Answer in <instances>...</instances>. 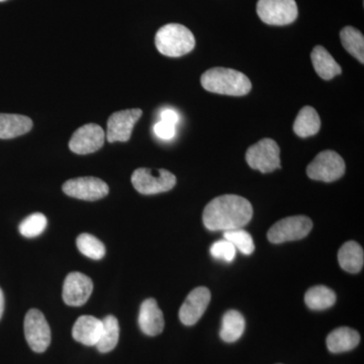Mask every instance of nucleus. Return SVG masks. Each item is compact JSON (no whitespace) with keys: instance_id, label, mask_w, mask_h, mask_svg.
Returning <instances> with one entry per match:
<instances>
[{"instance_id":"1","label":"nucleus","mask_w":364,"mask_h":364,"mask_svg":"<svg viewBox=\"0 0 364 364\" xmlns=\"http://www.w3.org/2000/svg\"><path fill=\"white\" fill-rule=\"evenodd\" d=\"M253 208L242 196L225 195L218 196L208 203L203 221L210 231H228L241 229L252 219Z\"/></svg>"},{"instance_id":"19","label":"nucleus","mask_w":364,"mask_h":364,"mask_svg":"<svg viewBox=\"0 0 364 364\" xmlns=\"http://www.w3.org/2000/svg\"><path fill=\"white\" fill-rule=\"evenodd\" d=\"M360 342L358 332L348 327H340L328 335L327 347L332 353H342L355 348Z\"/></svg>"},{"instance_id":"3","label":"nucleus","mask_w":364,"mask_h":364,"mask_svg":"<svg viewBox=\"0 0 364 364\" xmlns=\"http://www.w3.org/2000/svg\"><path fill=\"white\" fill-rule=\"evenodd\" d=\"M155 45L164 56L181 57L195 49L196 39L186 26L168 23L158 30Z\"/></svg>"},{"instance_id":"31","label":"nucleus","mask_w":364,"mask_h":364,"mask_svg":"<svg viewBox=\"0 0 364 364\" xmlns=\"http://www.w3.org/2000/svg\"><path fill=\"white\" fill-rule=\"evenodd\" d=\"M160 117H161V121L173 124V126H176L178 124L179 119H181V117L177 114V112L172 109H163Z\"/></svg>"},{"instance_id":"29","label":"nucleus","mask_w":364,"mask_h":364,"mask_svg":"<svg viewBox=\"0 0 364 364\" xmlns=\"http://www.w3.org/2000/svg\"><path fill=\"white\" fill-rule=\"evenodd\" d=\"M236 251L234 246L226 239L215 242L210 247V254H212L213 257L227 261V262L233 261L235 256H236Z\"/></svg>"},{"instance_id":"25","label":"nucleus","mask_w":364,"mask_h":364,"mask_svg":"<svg viewBox=\"0 0 364 364\" xmlns=\"http://www.w3.org/2000/svg\"><path fill=\"white\" fill-rule=\"evenodd\" d=\"M340 39L344 49L360 63H364L363 33L353 26H345L340 33Z\"/></svg>"},{"instance_id":"17","label":"nucleus","mask_w":364,"mask_h":364,"mask_svg":"<svg viewBox=\"0 0 364 364\" xmlns=\"http://www.w3.org/2000/svg\"><path fill=\"white\" fill-rule=\"evenodd\" d=\"M33 121L28 117L14 114H0V139H14L28 133Z\"/></svg>"},{"instance_id":"18","label":"nucleus","mask_w":364,"mask_h":364,"mask_svg":"<svg viewBox=\"0 0 364 364\" xmlns=\"http://www.w3.org/2000/svg\"><path fill=\"white\" fill-rule=\"evenodd\" d=\"M314 68L321 78L330 80L342 73V68L322 46H316L311 53Z\"/></svg>"},{"instance_id":"27","label":"nucleus","mask_w":364,"mask_h":364,"mask_svg":"<svg viewBox=\"0 0 364 364\" xmlns=\"http://www.w3.org/2000/svg\"><path fill=\"white\" fill-rule=\"evenodd\" d=\"M224 239L229 241L236 250L245 255H250L255 250L252 236L245 230L234 229L224 232Z\"/></svg>"},{"instance_id":"16","label":"nucleus","mask_w":364,"mask_h":364,"mask_svg":"<svg viewBox=\"0 0 364 364\" xmlns=\"http://www.w3.org/2000/svg\"><path fill=\"white\" fill-rule=\"evenodd\" d=\"M102 331V321L93 316H81L72 329V336L79 343L95 346Z\"/></svg>"},{"instance_id":"8","label":"nucleus","mask_w":364,"mask_h":364,"mask_svg":"<svg viewBox=\"0 0 364 364\" xmlns=\"http://www.w3.org/2000/svg\"><path fill=\"white\" fill-rule=\"evenodd\" d=\"M280 149L277 143L269 138L249 147L246 152V161L249 166L259 170L262 173H269L280 168Z\"/></svg>"},{"instance_id":"11","label":"nucleus","mask_w":364,"mask_h":364,"mask_svg":"<svg viewBox=\"0 0 364 364\" xmlns=\"http://www.w3.org/2000/svg\"><path fill=\"white\" fill-rule=\"evenodd\" d=\"M142 109H124L114 112L107 121V138L109 143L127 142L136 122L142 117Z\"/></svg>"},{"instance_id":"6","label":"nucleus","mask_w":364,"mask_h":364,"mask_svg":"<svg viewBox=\"0 0 364 364\" xmlns=\"http://www.w3.org/2000/svg\"><path fill=\"white\" fill-rule=\"evenodd\" d=\"M345 173V162L338 153L331 150L318 153L309 164L306 174L314 181L333 182L338 181Z\"/></svg>"},{"instance_id":"15","label":"nucleus","mask_w":364,"mask_h":364,"mask_svg":"<svg viewBox=\"0 0 364 364\" xmlns=\"http://www.w3.org/2000/svg\"><path fill=\"white\" fill-rule=\"evenodd\" d=\"M164 317L154 299H148L141 305L139 314V326L144 334L157 336L164 329Z\"/></svg>"},{"instance_id":"14","label":"nucleus","mask_w":364,"mask_h":364,"mask_svg":"<svg viewBox=\"0 0 364 364\" xmlns=\"http://www.w3.org/2000/svg\"><path fill=\"white\" fill-rule=\"evenodd\" d=\"M210 301V291L207 287H196L189 293L179 310L182 324L193 326L198 322Z\"/></svg>"},{"instance_id":"10","label":"nucleus","mask_w":364,"mask_h":364,"mask_svg":"<svg viewBox=\"0 0 364 364\" xmlns=\"http://www.w3.org/2000/svg\"><path fill=\"white\" fill-rule=\"evenodd\" d=\"M64 193L78 200H102L109 195V186L97 177H77L69 179L63 184Z\"/></svg>"},{"instance_id":"23","label":"nucleus","mask_w":364,"mask_h":364,"mask_svg":"<svg viewBox=\"0 0 364 364\" xmlns=\"http://www.w3.org/2000/svg\"><path fill=\"white\" fill-rule=\"evenodd\" d=\"M102 331L100 340L95 345L97 350L102 353H107L116 348L119 338V321L114 316H107L102 318Z\"/></svg>"},{"instance_id":"9","label":"nucleus","mask_w":364,"mask_h":364,"mask_svg":"<svg viewBox=\"0 0 364 364\" xmlns=\"http://www.w3.org/2000/svg\"><path fill=\"white\" fill-rule=\"evenodd\" d=\"M25 336L33 351L42 353L51 343V329L45 316L37 309L26 313L25 318Z\"/></svg>"},{"instance_id":"22","label":"nucleus","mask_w":364,"mask_h":364,"mask_svg":"<svg viewBox=\"0 0 364 364\" xmlns=\"http://www.w3.org/2000/svg\"><path fill=\"white\" fill-rule=\"evenodd\" d=\"M245 331V318L240 312L230 310L225 314L222 321L220 336L227 343H233L241 338Z\"/></svg>"},{"instance_id":"7","label":"nucleus","mask_w":364,"mask_h":364,"mask_svg":"<svg viewBox=\"0 0 364 364\" xmlns=\"http://www.w3.org/2000/svg\"><path fill=\"white\" fill-rule=\"evenodd\" d=\"M312 228L313 222L306 215L284 218L270 228L267 238L274 244L301 240L308 236Z\"/></svg>"},{"instance_id":"24","label":"nucleus","mask_w":364,"mask_h":364,"mask_svg":"<svg viewBox=\"0 0 364 364\" xmlns=\"http://www.w3.org/2000/svg\"><path fill=\"white\" fill-rule=\"evenodd\" d=\"M306 305L311 310H326L334 305L336 301V294L331 289L325 286L311 287L306 293Z\"/></svg>"},{"instance_id":"28","label":"nucleus","mask_w":364,"mask_h":364,"mask_svg":"<svg viewBox=\"0 0 364 364\" xmlns=\"http://www.w3.org/2000/svg\"><path fill=\"white\" fill-rule=\"evenodd\" d=\"M48 221L45 215L41 213H36L26 217L23 222L21 223L18 230L20 233L26 238H33V237L39 236L45 231L47 227Z\"/></svg>"},{"instance_id":"30","label":"nucleus","mask_w":364,"mask_h":364,"mask_svg":"<svg viewBox=\"0 0 364 364\" xmlns=\"http://www.w3.org/2000/svg\"><path fill=\"white\" fill-rule=\"evenodd\" d=\"M154 133L158 138L162 139V140H171L176 136V126L164 121H160L155 124Z\"/></svg>"},{"instance_id":"20","label":"nucleus","mask_w":364,"mask_h":364,"mask_svg":"<svg viewBox=\"0 0 364 364\" xmlns=\"http://www.w3.org/2000/svg\"><path fill=\"white\" fill-rule=\"evenodd\" d=\"M340 267L345 272L358 273L363 269L364 263L363 249L354 241L346 242L338 253Z\"/></svg>"},{"instance_id":"26","label":"nucleus","mask_w":364,"mask_h":364,"mask_svg":"<svg viewBox=\"0 0 364 364\" xmlns=\"http://www.w3.org/2000/svg\"><path fill=\"white\" fill-rule=\"evenodd\" d=\"M78 250L90 259L100 260L105 255V246L92 235L83 233L76 240Z\"/></svg>"},{"instance_id":"32","label":"nucleus","mask_w":364,"mask_h":364,"mask_svg":"<svg viewBox=\"0 0 364 364\" xmlns=\"http://www.w3.org/2000/svg\"><path fill=\"white\" fill-rule=\"evenodd\" d=\"M4 311V296L2 293L1 289H0V318L2 317V314Z\"/></svg>"},{"instance_id":"13","label":"nucleus","mask_w":364,"mask_h":364,"mask_svg":"<svg viewBox=\"0 0 364 364\" xmlns=\"http://www.w3.org/2000/svg\"><path fill=\"white\" fill-rule=\"evenodd\" d=\"M93 291L92 280L80 272H71L67 275L63 286V299L66 305L80 306L85 305Z\"/></svg>"},{"instance_id":"4","label":"nucleus","mask_w":364,"mask_h":364,"mask_svg":"<svg viewBox=\"0 0 364 364\" xmlns=\"http://www.w3.org/2000/svg\"><path fill=\"white\" fill-rule=\"evenodd\" d=\"M132 183L142 195H157L166 193L176 186V177L166 169L158 171L148 168H138L132 176Z\"/></svg>"},{"instance_id":"21","label":"nucleus","mask_w":364,"mask_h":364,"mask_svg":"<svg viewBox=\"0 0 364 364\" xmlns=\"http://www.w3.org/2000/svg\"><path fill=\"white\" fill-rule=\"evenodd\" d=\"M321 128V119L312 107H304L299 111L294 124V131L301 138L316 135Z\"/></svg>"},{"instance_id":"2","label":"nucleus","mask_w":364,"mask_h":364,"mask_svg":"<svg viewBox=\"0 0 364 364\" xmlns=\"http://www.w3.org/2000/svg\"><path fill=\"white\" fill-rule=\"evenodd\" d=\"M200 82L203 87L210 92L231 97H243L248 95L252 88L251 81L245 74L223 67L205 71L202 75Z\"/></svg>"},{"instance_id":"33","label":"nucleus","mask_w":364,"mask_h":364,"mask_svg":"<svg viewBox=\"0 0 364 364\" xmlns=\"http://www.w3.org/2000/svg\"><path fill=\"white\" fill-rule=\"evenodd\" d=\"M6 1V0H0V2Z\"/></svg>"},{"instance_id":"12","label":"nucleus","mask_w":364,"mask_h":364,"mask_svg":"<svg viewBox=\"0 0 364 364\" xmlns=\"http://www.w3.org/2000/svg\"><path fill=\"white\" fill-rule=\"evenodd\" d=\"M105 133L102 127L87 124L74 132L69 142L72 152L79 155L97 152L104 146Z\"/></svg>"},{"instance_id":"5","label":"nucleus","mask_w":364,"mask_h":364,"mask_svg":"<svg viewBox=\"0 0 364 364\" xmlns=\"http://www.w3.org/2000/svg\"><path fill=\"white\" fill-rule=\"evenodd\" d=\"M258 16L270 26H287L298 18L296 0H258L256 6Z\"/></svg>"}]
</instances>
